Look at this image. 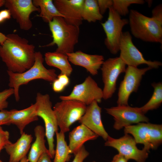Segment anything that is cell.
<instances>
[{"mask_svg": "<svg viewBox=\"0 0 162 162\" xmlns=\"http://www.w3.org/2000/svg\"><path fill=\"white\" fill-rule=\"evenodd\" d=\"M2 45H0V57L8 70L22 73L34 63L35 47L28 40L15 33L8 34Z\"/></svg>", "mask_w": 162, "mask_h": 162, "instance_id": "1", "label": "cell"}, {"mask_svg": "<svg viewBox=\"0 0 162 162\" xmlns=\"http://www.w3.org/2000/svg\"><path fill=\"white\" fill-rule=\"evenodd\" d=\"M44 60L41 53L36 52L34 63L28 69L22 73H14L7 70L9 78L8 86L14 89V95L16 101L20 99L19 89L22 85L36 79H42L53 82L57 78L58 76L55 69H47L44 66Z\"/></svg>", "mask_w": 162, "mask_h": 162, "instance_id": "2", "label": "cell"}, {"mask_svg": "<svg viewBox=\"0 0 162 162\" xmlns=\"http://www.w3.org/2000/svg\"><path fill=\"white\" fill-rule=\"evenodd\" d=\"M53 40L44 46L56 44V51L66 55L74 52L75 45L78 41L79 27L68 23L61 16L54 17L49 23Z\"/></svg>", "mask_w": 162, "mask_h": 162, "instance_id": "3", "label": "cell"}, {"mask_svg": "<svg viewBox=\"0 0 162 162\" xmlns=\"http://www.w3.org/2000/svg\"><path fill=\"white\" fill-rule=\"evenodd\" d=\"M131 33L135 38L147 42L162 43V23L131 9L128 20Z\"/></svg>", "mask_w": 162, "mask_h": 162, "instance_id": "4", "label": "cell"}, {"mask_svg": "<svg viewBox=\"0 0 162 162\" xmlns=\"http://www.w3.org/2000/svg\"><path fill=\"white\" fill-rule=\"evenodd\" d=\"M36 113L38 117L43 120L45 127V136L48 145L49 154L51 158H54L55 149L54 136L58 131V126L52 103L48 94H37L36 97Z\"/></svg>", "mask_w": 162, "mask_h": 162, "instance_id": "5", "label": "cell"}, {"mask_svg": "<svg viewBox=\"0 0 162 162\" xmlns=\"http://www.w3.org/2000/svg\"><path fill=\"white\" fill-rule=\"evenodd\" d=\"M124 133L131 134L136 144L143 145L149 151L156 149L162 142V125L141 122L124 128Z\"/></svg>", "mask_w": 162, "mask_h": 162, "instance_id": "6", "label": "cell"}, {"mask_svg": "<svg viewBox=\"0 0 162 162\" xmlns=\"http://www.w3.org/2000/svg\"><path fill=\"white\" fill-rule=\"evenodd\" d=\"M87 106L73 100H62L53 109L60 131L64 133L70 130L71 125L78 121L85 113Z\"/></svg>", "mask_w": 162, "mask_h": 162, "instance_id": "7", "label": "cell"}, {"mask_svg": "<svg viewBox=\"0 0 162 162\" xmlns=\"http://www.w3.org/2000/svg\"><path fill=\"white\" fill-rule=\"evenodd\" d=\"M108 9L107 19L101 24L106 35L105 45L112 54L116 55L119 51L123 28L129 21L127 19H122L112 7Z\"/></svg>", "mask_w": 162, "mask_h": 162, "instance_id": "8", "label": "cell"}, {"mask_svg": "<svg viewBox=\"0 0 162 162\" xmlns=\"http://www.w3.org/2000/svg\"><path fill=\"white\" fill-rule=\"evenodd\" d=\"M119 57L126 65L135 67L141 64H146L152 68H158L162 63L158 61L146 60L142 53L134 44L132 36L128 32H122L119 47Z\"/></svg>", "mask_w": 162, "mask_h": 162, "instance_id": "9", "label": "cell"}, {"mask_svg": "<svg viewBox=\"0 0 162 162\" xmlns=\"http://www.w3.org/2000/svg\"><path fill=\"white\" fill-rule=\"evenodd\" d=\"M59 98L61 100H76L88 106L94 100L101 102L103 90L92 77L88 76L82 82L75 86L69 94L60 96Z\"/></svg>", "mask_w": 162, "mask_h": 162, "instance_id": "10", "label": "cell"}, {"mask_svg": "<svg viewBox=\"0 0 162 162\" xmlns=\"http://www.w3.org/2000/svg\"><path fill=\"white\" fill-rule=\"evenodd\" d=\"M126 64L119 57L110 58L103 63L101 68L104 87L103 99H109L116 90L117 80L119 75L125 72Z\"/></svg>", "mask_w": 162, "mask_h": 162, "instance_id": "11", "label": "cell"}, {"mask_svg": "<svg viewBox=\"0 0 162 162\" xmlns=\"http://www.w3.org/2000/svg\"><path fill=\"white\" fill-rule=\"evenodd\" d=\"M107 113L113 117V128L116 130L132 125L134 124L148 122L149 118L141 111L140 107L128 105H117L105 108Z\"/></svg>", "mask_w": 162, "mask_h": 162, "instance_id": "12", "label": "cell"}, {"mask_svg": "<svg viewBox=\"0 0 162 162\" xmlns=\"http://www.w3.org/2000/svg\"><path fill=\"white\" fill-rule=\"evenodd\" d=\"M118 139L109 136L104 143L106 146L114 148L128 160H133L136 162H145L148 157V151L144 148H138L134 138L128 134L124 133Z\"/></svg>", "mask_w": 162, "mask_h": 162, "instance_id": "13", "label": "cell"}, {"mask_svg": "<svg viewBox=\"0 0 162 162\" xmlns=\"http://www.w3.org/2000/svg\"><path fill=\"white\" fill-rule=\"evenodd\" d=\"M153 69L150 67L139 68L131 66L126 68L123 80L121 82L118 90V105H128L131 94L136 92L140 85L142 76L148 71Z\"/></svg>", "mask_w": 162, "mask_h": 162, "instance_id": "14", "label": "cell"}, {"mask_svg": "<svg viewBox=\"0 0 162 162\" xmlns=\"http://www.w3.org/2000/svg\"><path fill=\"white\" fill-rule=\"evenodd\" d=\"M4 6L9 10L11 16L16 20L20 28L25 31L29 30L32 26L31 14L40 12L39 8L34 5L32 0H5Z\"/></svg>", "mask_w": 162, "mask_h": 162, "instance_id": "15", "label": "cell"}, {"mask_svg": "<svg viewBox=\"0 0 162 162\" xmlns=\"http://www.w3.org/2000/svg\"><path fill=\"white\" fill-rule=\"evenodd\" d=\"M96 100L87 106L86 112L78 121L105 141L109 136L103 124L101 117V108Z\"/></svg>", "mask_w": 162, "mask_h": 162, "instance_id": "16", "label": "cell"}, {"mask_svg": "<svg viewBox=\"0 0 162 162\" xmlns=\"http://www.w3.org/2000/svg\"><path fill=\"white\" fill-rule=\"evenodd\" d=\"M84 0H54L55 6L68 23L79 27L82 23V12Z\"/></svg>", "mask_w": 162, "mask_h": 162, "instance_id": "17", "label": "cell"}, {"mask_svg": "<svg viewBox=\"0 0 162 162\" xmlns=\"http://www.w3.org/2000/svg\"><path fill=\"white\" fill-rule=\"evenodd\" d=\"M69 62L85 68L92 75L98 74V70L104 61L103 56L87 54L78 51L66 54Z\"/></svg>", "mask_w": 162, "mask_h": 162, "instance_id": "18", "label": "cell"}, {"mask_svg": "<svg viewBox=\"0 0 162 162\" xmlns=\"http://www.w3.org/2000/svg\"><path fill=\"white\" fill-rule=\"evenodd\" d=\"M14 143L10 142L4 148L9 155V162H19L26 156L31 147L33 137L24 132Z\"/></svg>", "mask_w": 162, "mask_h": 162, "instance_id": "19", "label": "cell"}, {"mask_svg": "<svg viewBox=\"0 0 162 162\" xmlns=\"http://www.w3.org/2000/svg\"><path fill=\"white\" fill-rule=\"evenodd\" d=\"M99 136L84 125L74 128L69 134L68 145L70 154L75 155L86 142L96 139Z\"/></svg>", "mask_w": 162, "mask_h": 162, "instance_id": "20", "label": "cell"}, {"mask_svg": "<svg viewBox=\"0 0 162 162\" xmlns=\"http://www.w3.org/2000/svg\"><path fill=\"white\" fill-rule=\"evenodd\" d=\"M36 105L32 104L29 106L20 110L13 109L10 111L9 122L10 124L16 126L20 134L24 132L26 126L33 122L38 120L36 113Z\"/></svg>", "mask_w": 162, "mask_h": 162, "instance_id": "21", "label": "cell"}, {"mask_svg": "<svg viewBox=\"0 0 162 162\" xmlns=\"http://www.w3.org/2000/svg\"><path fill=\"white\" fill-rule=\"evenodd\" d=\"M34 130L35 140L31 146L27 157L29 162H37L43 154L49 153L45 145L44 128L41 125H38L35 128Z\"/></svg>", "mask_w": 162, "mask_h": 162, "instance_id": "22", "label": "cell"}, {"mask_svg": "<svg viewBox=\"0 0 162 162\" xmlns=\"http://www.w3.org/2000/svg\"><path fill=\"white\" fill-rule=\"evenodd\" d=\"M44 60L48 65L60 70L61 74L69 77L72 73L73 68L67 55L56 51L47 52L44 55Z\"/></svg>", "mask_w": 162, "mask_h": 162, "instance_id": "23", "label": "cell"}, {"mask_svg": "<svg viewBox=\"0 0 162 162\" xmlns=\"http://www.w3.org/2000/svg\"><path fill=\"white\" fill-rule=\"evenodd\" d=\"M32 2L36 7L40 9L39 16L43 21L49 23L53 18L56 16L64 18L63 16L58 11L52 0H33Z\"/></svg>", "mask_w": 162, "mask_h": 162, "instance_id": "24", "label": "cell"}, {"mask_svg": "<svg viewBox=\"0 0 162 162\" xmlns=\"http://www.w3.org/2000/svg\"><path fill=\"white\" fill-rule=\"evenodd\" d=\"M56 146L53 162H66L70 158V151L65 140L64 133L56 132Z\"/></svg>", "mask_w": 162, "mask_h": 162, "instance_id": "25", "label": "cell"}, {"mask_svg": "<svg viewBox=\"0 0 162 162\" xmlns=\"http://www.w3.org/2000/svg\"><path fill=\"white\" fill-rule=\"evenodd\" d=\"M82 16L83 20L89 22L101 20L103 16L100 13L96 0H84Z\"/></svg>", "mask_w": 162, "mask_h": 162, "instance_id": "26", "label": "cell"}, {"mask_svg": "<svg viewBox=\"0 0 162 162\" xmlns=\"http://www.w3.org/2000/svg\"><path fill=\"white\" fill-rule=\"evenodd\" d=\"M151 85L154 88L151 97L146 104L140 107L142 112L144 114L149 111L157 109L162 103V82H154Z\"/></svg>", "mask_w": 162, "mask_h": 162, "instance_id": "27", "label": "cell"}, {"mask_svg": "<svg viewBox=\"0 0 162 162\" xmlns=\"http://www.w3.org/2000/svg\"><path fill=\"white\" fill-rule=\"evenodd\" d=\"M143 0H113L112 7L121 16H125L129 12L128 8L131 4H143Z\"/></svg>", "mask_w": 162, "mask_h": 162, "instance_id": "28", "label": "cell"}, {"mask_svg": "<svg viewBox=\"0 0 162 162\" xmlns=\"http://www.w3.org/2000/svg\"><path fill=\"white\" fill-rule=\"evenodd\" d=\"M13 88H9L0 92V111L5 110L8 104V99L14 94Z\"/></svg>", "mask_w": 162, "mask_h": 162, "instance_id": "29", "label": "cell"}, {"mask_svg": "<svg viewBox=\"0 0 162 162\" xmlns=\"http://www.w3.org/2000/svg\"><path fill=\"white\" fill-rule=\"evenodd\" d=\"M9 132L4 130L0 126V153L5 146L11 142L9 140Z\"/></svg>", "mask_w": 162, "mask_h": 162, "instance_id": "30", "label": "cell"}, {"mask_svg": "<svg viewBox=\"0 0 162 162\" xmlns=\"http://www.w3.org/2000/svg\"><path fill=\"white\" fill-rule=\"evenodd\" d=\"M89 154V152L83 146L75 155L74 158L72 162H83Z\"/></svg>", "mask_w": 162, "mask_h": 162, "instance_id": "31", "label": "cell"}, {"mask_svg": "<svg viewBox=\"0 0 162 162\" xmlns=\"http://www.w3.org/2000/svg\"><path fill=\"white\" fill-rule=\"evenodd\" d=\"M97 1L100 12L102 15L108 9L112 6L113 0H98Z\"/></svg>", "mask_w": 162, "mask_h": 162, "instance_id": "32", "label": "cell"}, {"mask_svg": "<svg viewBox=\"0 0 162 162\" xmlns=\"http://www.w3.org/2000/svg\"><path fill=\"white\" fill-rule=\"evenodd\" d=\"M10 114V111L5 110L0 111V126L10 124L9 122Z\"/></svg>", "mask_w": 162, "mask_h": 162, "instance_id": "33", "label": "cell"}, {"mask_svg": "<svg viewBox=\"0 0 162 162\" xmlns=\"http://www.w3.org/2000/svg\"><path fill=\"white\" fill-rule=\"evenodd\" d=\"M152 17L162 23V4L156 6L152 10Z\"/></svg>", "mask_w": 162, "mask_h": 162, "instance_id": "34", "label": "cell"}, {"mask_svg": "<svg viewBox=\"0 0 162 162\" xmlns=\"http://www.w3.org/2000/svg\"><path fill=\"white\" fill-rule=\"evenodd\" d=\"M65 87L57 78L53 82L52 88L56 92H60L62 91Z\"/></svg>", "mask_w": 162, "mask_h": 162, "instance_id": "35", "label": "cell"}, {"mask_svg": "<svg viewBox=\"0 0 162 162\" xmlns=\"http://www.w3.org/2000/svg\"><path fill=\"white\" fill-rule=\"evenodd\" d=\"M57 79L65 87L69 83V76L65 74H60L58 76Z\"/></svg>", "mask_w": 162, "mask_h": 162, "instance_id": "36", "label": "cell"}, {"mask_svg": "<svg viewBox=\"0 0 162 162\" xmlns=\"http://www.w3.org/2000/svg\"><path fill=\"white\" fill-rule=\"evenodd\" d=\"M128 160L124 156L118 153L113 157L111 162H128Z\"/></svg>", "mask_w": 162, "mask_h": 162, "instance_id": "37", "label": "cell"}, {"mask_svg": "<svg viewBox=\"0 0 162 162\" xmlns=\"http://www.w3.org/2000/svg\"><path fill=\"white\" fill-rule=\"evenodd\" d=\"M0 15L4 20L9 19L11 17L9 10L7 9L1 10Z\"/></svg>", "mask_w": 162, "mask_h": 162, "instance_id": "38", "label": "cell"}, {"mask_svg": "<svg viewBox=\"0 0 162 162\" xmlns=\"http://www.w3.org/2000/svg\"><path fill=\"white\" fill-rule=\"evenodd\" d=\"M48 153L43 154L38 160V162H52Z\"/></svg>", "mask_w": 162, "mask_h": 162, "instance_id": "39", "label": "cell"}, {"mask_svg": "<svg viewBox=\"0 0 162 162\" xmlns=\"http://www.w3.org/2000/svg\"><path fill=\"white\" fill-rule=\"evenodd\" d=\"M7 38L6 36L0 32V45H2Z\"/></svg>", "mask_w": 162, "mask_h": 162, "instance_id": "40", "label": "cell"}, {"mask_svg": "<svg viewBox=\"0 0 162 162\" xmlns=\"http://www.w3.org/2000/svg\"><path fill=\"white\" fill-rule=\"evenodd\" d=\"M19 162H29L26 156L23 158Z\"/></svg>", "mask_w": 162, "mask_h": 162, "instance_id": "41", "label": "cell"}, {"mask_svg": "<svg viewBox=\"0 0 162 162\" xmlns=\"http://www.w3.org/2000/svg\"><path fill=\"white\" fill-rule=\"evenodd\" d=\"M5 0H0V8L4 5Z\"/></svg>", "mask_w": 162, "mask_h": 162, "instance_id": "42", "label": "cell"}, {"mask_svg": "<svg viewBox=\"0 0 162 162\" xmlns=\"http://www.w3.org/2000/svg\"><path fill=\"white\" fill-rule=\"evenodd\" d=\"M5 20L0 15V23H2Z\"/></svg>", "mask_w": 162, "mask_h": 162, "instance_id": "43", "label": "cell"}, {"mask_svg": "<svg viewBox=\"0 0 162 162\" xmlns=\"http://www.w3.org/2000/svg\"><path fill=\"white\" fill-rule=\"evenodd\" d=\"M0 162H2V161L0 160Z\"/></svg>", "mask_w": 162, "mask_h": 162, "instance_id": "44", "label": "cell"}, {"mask_svg": "<svg viewBox=\"0 0 162 162\" xmlns=\"http://www.w3.org/2000/svg\"><path fill=\"white\" fill-rule=\"evenodd\" d=\"M92 162H96V161H93Z\"/></svg>", "mask_w": 162, "mask_h": 162, "instance_id": "45", "label": "cell"}, {"mask_svg": "<svg viewBox=\"0 0 162 162\" xmlns=\"http://www.w3.org/2000/svg\"><path fill=\"white\" fill-rule=\"evenodd\" d=\"M37 162H38V161Z\"/></svg>", "mask_w": 162, "mask_h": 162, "instance_id": "46", "label": "cell"}]
</instances>
